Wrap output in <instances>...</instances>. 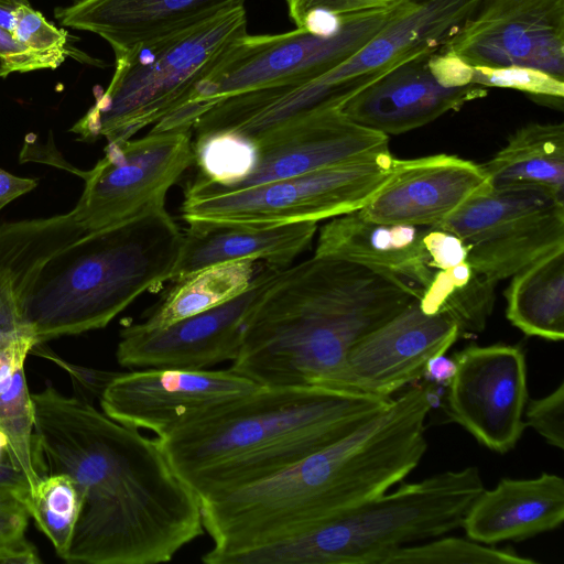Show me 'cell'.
<instances>
[{
  "mask_svg": "<svg viewBox=\"0 0 564 564\" xmlns=\"http://www.w3.org/2000/svg\"><path fill=\"white\" fill-rule=\"evenodd\" d=\"M34 447L82 496L64 561L160 564L203 535L200 502L156 438L47 386L32 394Z\"/></svg>",
  "mask_w": 564,
  "mask_h": 564,
  "instance_id": "cell-1",
  "label": "cell"
},
{
  "mask_svg": "<svg viewBox=\"0 0 564 564\" xmlns=\"http://www.w3.org/2000/svg\"><path fill=\"white\" fill-rule=\"evenodd\" d=\"M433 395L409 388L375 417L339 441L275 475L199 499L213 545L206 564L288 540L402 481L423 458Z\"/></svg>",
  "mask_w": 564,
  "mask_h": 564,
  "instance_id": "cell-2",
  "label": "cell"
},
{
  "mask_svg": "<svg viewBox=\"0 0 564 564\" xmlns=\"http://www.w3.org/2000/svg\"><path fill=\"white\" fill-rule=\"evenodd\" d=\"M421 291L392 274L314 253L265 283L229 368L263 387L336 388L349 350Z\"/></svg>",
  "mask_w": 564,
  "mask_h": 564,
  "instance_id": "cell-3",
  "label": "cell"
},
{
  "mask_svg": "<svg viewBox=\"0 0 564 564\" xmlns=\"http://www.w3.org/2000/svg\"><path fill=\"white\" fill-rule=\"evenodd\" d=\"M392 398L324 386L259 387L156 437L199 499L269 478L350 434Z\"/></svg>",
  "mask_w": 564,
  "mask_h": 564,
  "instance_id": "cell-4",
  "label": "cell"
},
{
  "mask_svg": "<svg viewBox=\"0 0 564 564\" xmlns=\"http://www.w3.org/2000/svg\"><path fill=\"white\" fill-rule=\"evenodd\" d=\"M182 241L183 231L160 205L59 250L23 306L36 344L106 327L142 293L171 280Z\"/></svg>",
  "mask_w": 564,
  "mask_h": 564,
  "instance_id": "cell-5",
  "label": "cell"
},
{
  "mask_svg": "<svg viewBox=\"0 0 564 564\" xmlns=\"http://www.w3.org/2000/svg\"><path fill=\"white\" fill-rule=\"evenodd\" d=\"M485 486L475 466L402 484L229 564H379L389 552L462 527Z\"/></svg>",
  "mask_w": 564,
  "mask_h": 564,
  "instance_id": "cell-6",
  "label": "cell"
},
{
  "mask_svg": "<svg viewBox=\"0 0 564 564\" xmlns=\"http://www.w3.org/2000/svg\"><path fill=\"white\" fill-rule=\"evenodd\" d=\"M248 33L245 6L115 56L106 90L70 129L82 141L131 139L181 107L229 46Z\"/></svg>",
  "mask_w": 564,
  "mask_h": 564,
  "instance_id": "cell-7",
  "label": "cell"
},
{
  "mask_svg": "<svg viewBox=\"0 0 564 564\" xmlns=\"http://www.w3.org/2000/svg\"><path fill=\"white\" fill-rule=\"evenodd\" d=\"M420 7L400 2L341 17L333 32L307 28L237 39L193 88L187 100L153 130L192 129L217 101L256 89L295 86L338 66L389 24Z\"/></svg>",
  "mask_w": 564,
  "mask_h": 564,
  "instance_id": "cell-8",
  "label": "cell"
},
{
  "mask_svg": "<svg viewBox=\"0 0 564 564\" xmlns=\"http://www.w3.org/2000/svg\"><path fill=\"white\" fill-rule=\"evenodd\" d=\"M390 150L232 192L184 196L182 218L283 225L334 218L362 208L388 182Z\"/></svg>",
  "mask_w": 564,
  "mask_h": 564,
  "instance_id": "cell-9",
  "label": "cell"
},
{
  "mask_svg": "<svg viewBox=\"0 0 564 564\" xmlns=\"http://www.w3.org/2000/svg\"><path fill=\"white\" fill-rule=\"evenodd\" d=\"M438 227L459 236L471 268L498 283L564 247V198L531 186L490 188Z\"/></svg>",
  "mask_w": 564,
  "mask_h": 564,
  "instance_id": "cell-10",
  "label": "cell"
},
{
  "mask_svg": "<svg viewBox=\"0 0 564 564\" xmlns=\"http://www.w3.org/2000/svg\"><path fill=\"white\" fill-rule=\"evenodd\" d=\"M192 135V129H151L138 139L108 142L105 155L82 174L76 221L94 232L165 205L169 189L194 163Z\"/></svg>",
  "mask_w": 564,
  "mask_h": 564,
  "instance_id": "cell-11",
  "label": "cell"
},
{
  "mask_svg": "<svg viewBox=\"0 0 564 564\" xmlns=\"http://www.w3.org/2000/svg\"><path fill=\"white\" fill-rule=\"evenodd\" d=\"M453 358L456 371L447 386L448 417L488 449L510 452L527 426L524 351L508 344L470 345Z\"/></svg>",
  "mask_w": 564,
  "mask_h": 564,
  "instance_id": "cell-12",
  "label": "cell"
},
{
  "mask_svg": "<svg viewBox=\"0 0 564 564\" xmlns=\"http://www.w3.org/2000/svg\"><path fill=\"white\" fill-rule=\"evenodd\" d=\"M443 46L473 66H524L564 79V0H481Z\"/></svg>",
  "mask_w": 564,
  "mask_h": 564,
  "instance_id": "cell-13",
  "label": "cell"
},
{
  "mask_svg": "<svg viewBox=\"0 0 564 564\" xmlns=\"http://www.w3.org/2000/svg\"><path fill=\"white\" fill-rule=\"evenodd\" d=\"M259 387L230 368H143L121 371L109 383L99 403L101 411L112 420L163 437L185 419Z\"/></svg>",
  "mask_w": 564,
  "mask_h": 564,
  "instance_id": "cell-14",
  "label": "cell"
},
{
  "mask_svg": "<svg viewBox=\"0 0 564 564\" xmlns=\"http://www.w3.org/2000/svg\"><path fill=\"white\" fill-rule=\"evenodd\" d=\"M254 143L256 165L242 182L217 188L196 175L184 196L238 191L389 150V137L352 121L339 108L281 127Z\"/></svg>",
  "mask_w": 564,
  "mask_h": 564,
  "instance_id": "cell-15",
  "label": "cell"
},
{
  "mask_svg": "<svg viewBox=\"0 0 564 564\" xmlns=\"http://www.w3.org/2000/svg\"><path fill=\"white\" fill-rule=\"evenodd\" d=\"M460 336L452 318L425 314L417 297L349 350L336 388L391 398L423 378L427 361Z\"/></svg>",
  "mask_w": 564,
  "mask_h": 564,
  "instance_id": "cell-16",
  "label": "cell"
},
{
  "mask_svg": "<svg viewBox=\"0 0 564 564\" xmlns=\"http://www.w3.org/2000/svg\"><path fill=\"white\" fill-rule=\"evenodd\" d=\"M272 275L226 303L169 326L148 328L140 323L124 326L116 349L118 364L130 369L202 370L234 361L241 346L246 318Z\"/></svg>",
  "mask_w": 564,
  "mask_h": 564,
  "instance_id": "cell-17",
  "label": "cell"
},
{
  "mask_svg": "<svg viewBox=\"0 0 564 564\" xmlns=\"http://www.w3.org/2000/svg\"><path fill=\"white\" fill-rule=\"evenodd\" d=\"M489 189L481 165L457 155L397 159L388 182L359 212L384 224L438 227Z\"/></svg>",
  "mask_w": 564,
  "mask_h": 564,
  "instance_id": "cell-18",
  "label": "cell"
},
{
  "mask_svg": "<svg viewBox=\"0 0 564 564\" xmlns=\"http://www.w3.org/2000/svg\"><path fill=\"white\" fill-rule=\"evenodd\" d=\"M432 53L400 64L346 101L341 111L389 137L417 129L487 96V88L475 84L457 88L440 85L427 66Z\"/></svg>",
  "mask_w": 564,
  "mask_h": 564,
  "instance_id": "cell-19",
  "label": "cell"
},
{
  "mask_svg": "<svg viewBox=\"0 0 564 564\" xmlns=\"http://www.w3.org/2000/svg\"><path fill=\"white\" fill-rule=\"evenodd\" d=\"M246 0H75L56 8L64 25L89 31L111 46L115 56L173 35L231 9Z\"/></svg>",
  "mask_w": 564,
  "mask_h": 564,
  "instance_id": "cell-20",
  "label": "cell"
},
{
  "mask_svg": "<svg viewBox=\"0 0 564 564\" xmlns=\"http://www.w3.org/2000/svg\"><path fill=\"white\" fill-rule=\"evenodd\" d=\"M564 521V480L542 473L535 478H502L469 506L462 523L466 536L494 545L519 542L557 529Z\"/></svg>",
  "mask_w": 564,
  "mask_h": 564,
  "instance_id": "cell-21",
  "label": "cell"
},
{
  "mask_svg": "<svg viewBox=\"0 0 564 564\" xmlns=\"http://www.w3.org/2000/svg\"><path fill=\"white\" fill-rule=\"evenodd\" d=\"M170 281L200 269L238 260H262L284 269L311 245L316 221L248 225L189 220Z\"/></svg>",
  "mask_w": 564,
  "mask_h": 564,
  "instance_id": "cell-22",
  "label": "cell"
},
{
  "mask_svg": "<svg viewBox=\"0 0 564 564\" xmlns=\"http://www.w3.org/2000/svg\"><path fill=\"white\" fill-rule=\"evenodd\" d=\"M425 227L384 224L359 209L324 225L315 253L334 256L425 288L434 271L423 247Z\"/></svg>",
  "mask_w": 564,
  "mask_h": 564,
  "instance_id": "cell-23",
  "label": "cell"
},
{
  "mask_svg": "<svg viewBox=\"0 0 564 564\" xmlns=\"http://www.w3.org/2000/svg\"><path fill=\"white\" fill-rule=\"evenodd\" d=\"M85 234L73 209L0 225V339L30 329L23 306L39 272L55 253Z\"/></svg>",
  "mask_w": 564,
  "mask_h": 564,
  "instance_id": "cell-24",
  "label": "cell"
},
{
  "mask_svg": "<svg viewBox=\"0 0 564 564\" xmlns=\"http://www.w3.org/2000/svg\"><path fill=\"white\" fill-rule=\"evenodd\" d=\"M480 165L491 189L531 186L564 198V124H525Z\"/></svg>",
  "mask_w": 564,
  "mask_h": 564,
  "instance_id": "cell-25",
  "label": "cell"
},
{
  "mask_svg": "<svg viewBox=\"0 0 564 564\" xmlns=\"http://www.w3.org/2000/svg\"><path fill=\"white\" fill-rule=\"evenodd\" d=\"M278 270L267 261L250 259L200 269L174 281V288L140 324L169 326L235 299Z\"/></svg>",
  "mask_w": 564,
  "mask_h": 564,
  "instance_id": "cell-26",
  "label": "cell"
},
{
  "mask_svg": "<svg viewBox=\"0 0 564 564\" xmlns=\"http://www.w3.org/2000/svg\"><path fill=\"white\" fill-rule=\"evenodd\" d=\"M35 344L30 329L0 339V431L8 438L12 463L28 476L32 490L44 475L34 447V406L24 370Z\"/></svg>",
  "mask_w": 564,
  "mask_h": 564,
  "instance_id": "cell-27",
  "label": "cell"
},
{
  "mask_svg": "<svg viewBox=\"0 0 564 564\" xmlns=\"http://www.w3.org/2000/svg\"><path fill=\"white\" fill-rule=\"evenodd\" d=\"M508 321L527 336L564 338V247L511 276L505 292Z\"/></svg>",
  "mask_w": 564,
  "mask_h": 564,
  "instance_id": "cell-28",
  "label": "cell"
},
{
  "mask_svg": "<svg viewBox=\"0 0 564 564\" xmlns=\"http://www.w3.org/2000/svg\"><path fill=\"white\" fill-rule=\"evenodd\" d=\"M497 282L477 272L465 261L446 270L434 271L419 296L425 314H445L460 335L481 333L495 306Z\"/></svg>",
  "mask_w": 564,
  "mask_h": 564,
  "instance_id": "cell-29",
  "label": "cell"
},
{
  "mask_svg": "<svg viewBox=\"0 0 564 564\" xmlns=\"http://www.w3.org/2000/svg\"><path fill=\"white\" fill-rule=\"evenodd\" d=\"M23 506L63 560L82 508L74 480L66 474H44Z\"/></svg>",
  "mask_w": 564,
  "mask_h": 564,
  "instance_id": "cell-30",
  "label": "cell"
},
{
  "mask_svg": "<svg viewBox=\"0 0 564 564\" xmlns=\"http://www.w3.org/2000/svg\"><path fill=\"white\" fill-rule=\"evenodd\" d=\"M193 151L197 176L217 188H230L242 182L257 161L256 143L230 132L195 138Z\"/></svg>",
  "mask_w": 564,
  "mask_h": 564,
  "instance_id": "cell-31",
  "label": "cell"
},
{
  "mask_svg": "<svg viewBox=\"0 0 564 564\" xmlns=\"http://www.w3.org/2000/svg\"><path fill=\"white\" fill-rule=\"evenodd\" d=\"M379 564H536V561L468 538L438 536L393 550Z\"/></svg>",
  "mask_w": 564,
  "mask_h": 564,
  "instance_id": "cell-32",
  "label": "cell"
},
{
  "mask_svg": "<svg viewBox=\"0 0 564 564\" xmlns=\"http://www.w3.org/2000/svg\"><path fill=\"white\" fill-rule=\"evenodd\" d=\"M470 84L482 87L510 88L530 96L563 101L564 79L524 66H473Z\"/></svg>",
  "mask_w": 564,
  "mask_h": 564,
  "instance_id": "cell-33",
  "label": "cell"
},
{
  "mask_svg": "<svg viewBox=\"0 0 564 564\" xmlns=\"http://www.w3.org/2000/svg\"><path fill=\"white\" fill-rule=\"evenodd\" d=\"M13 36L24 46L45 59L50 68L58 67L66 56V35L64 30L55 28L29 3L19 4L15 10Z\"/></svg>",
  "mask_w": 564,
  "mask_h": 564,
  "instance_id": "cell-34",
  "label": "cell"
},
{
  "mask_svg": "<svg viewBox=\"0 0 564 564\" xmlns=\"http://www.w3.org/2000/svg\"><path fill=\"white\" fill-rule=\"evenodd\" d=\"M525 425L532 427L550 445L564 447V383L545 397L528 399L524 409Z\"/></svg>",
  "mask_w": 564,
  "mask_h": 564,
  "instance_id": "cell-35",
  "label": "cell"
},
{
  "mask_svg": "<svg viewBox=\"0 0 564 564\" xmlns=\"http://www.w3.org/2000/svg\"><path fill=\"white\" fill-rule=\"evenodd\" d=\"M31 352L64 369L70 378L74 397L89 404H94L96 400L99 401L109 383L121 372L72 364L46 348L44 344H35Z\"/></svg>",
  "mask_w": 564,
  "mask_h": 564,
  "instance_id": "cell-36",
  "label": "cell"
},
{
  "mask_svg": "<svg viewBox=\"0 0 564 564\" xmlns=\"http://www.w3.org/2000/svg\"><path fill=\"white\" fill-rule=\"evenodd\" d=\"M437 0H285L289 17L296 28H302L306 19L314 13L338 17L400 2L423 7Z\"/></svg>",
  "mask_w": 564,
  "mask_h": 564,
  "instance_id": "cell-37",
  "label": "cell"
},
{
  "mask_svg": "<svg viewBox=\"0 0 564 564\" xmlns=\"http://www.w3.org/2000/svg\"><path fill=\"white\" fill-rule=\"evenodd\" d=\"M423 247L433 271L446 270L467 261L468 246L459 236L442 227H425Z\"/></svg>",
  "mask_w": 564,
  "mask_h": 564,
  "instance_id": "cell-38",
  "label": "cell"
},
{
  "mask_svg": "<svg viewBox=\"0 0 564 564\" xmlns=\"http://www.w3.org/2000/svg\"><path fill=\"white\" fill-rule=\"evenodd\" d=\"M41 68H50L47 62L0 26V77Z\"/></svg>",
  "mask_w": 564,
  "mask_h": 564,
  "instance_id": "cell-39",
  "label": "cell"
},
{
  "mask_svg": "<svg viewBox=\"0 0 564 564\" xmlns=\"http://www.w3.org/2000/svg\"><path fill=\"white\" fill-rule=\"evenodd\" d=\"M427 66L443 87L457 88L470 85L471 65L444 46L429 56Z\"/></svg>",
  "mask_w": 564,
  "mask_h": 564,
  "instance_id": "cell-40",
  "label": "cell"
},
{
  "mask_svg": "<svg viewBox=\"0 0 564 564\" xmlns=\"http://www.w3.org/2000/svg\"><path fill=\"white\" fill-rule=\"evenodd\" d=\"M30 514L14 499H0V547L25 538Z\"/></svg>",
  "mask_w": 564,
  "mask_h": 564,
  "instance_id": "cell-41",
  "label": "cell"
},
{
  "mask_svg": "<svg viewBox=\"0 0 564 564\" xmlns=\"http://www.w3.org/2000/svg\"><path fill=\"white\" fill-rule=\"evenodd\" d=\"M32 491L28 476L12 463L11 456L0 464V499H14L24 505Z\"/></svg>",
  "mask_w": 564,
  "mask_h": 564,
  "instance_id": "cell-42",
  "label": "cell"
},
{
  "mask_svg": "<svg viewBox=\"0 0 564 564\" xmlns=\"http://www.w3.org/2000/svg\"><path fill=\"white\" fill-rule=\"evenodd\" d=\"M37 184L36 178L17 176L0 167V210L12 200L33 191Z\"/></svg>",
  "mask_w": 564,
  "mask_h": 564,
  "instance_id": "cell-43",
  "label": "cell"
},
{
  "mask_svg": "<svg viewBox=\"0 0 564 564\" xmlns=\"http://www.w3.org/2000/svg\"><path fill=\"white\" fill-rule=\"evenodd\" d=\"M456 371V362L454 358L444 355L431 358L423 373V379L429 382L447 387Z\"/></svg>",
  "mask_w": 564,
  "mask_h": 564,
  "instance_id": "cell-44",
  "label": "cell"
},
{
  "mask_svg": "<svg viewBox=\"0 0 564 564\" xmlns=\"http://www.w3.org/2000/svg\"><path fill=\"white\" fill-rule=\"evenodd\" d=\"M15 8L0 3V26L11 33H13L15 25Z\"/></svg>",
  "mask_w": 564,
  "mask_h": 564,
  "instance_id": "cell-45",
  "label": "cell"
},
{
  "mask_svg": "<svg viewBox=\"0 0 564 564\" xmlns=\"http://www.w3.org/2000/svg\"><path fill=\"white\" fill-rule=\"evenodd\" d=\"M9 454V444L7 436L0 431V464L1 462L8 457Z\"/></svg>",
  "mask_w": 564,
  "mask_h": 564,
  "instance_id": "cell-46",
  "label": "cell"
},
{
  "mask_svg": "<svg viewBox=\"0 0 564 564\" xmlns=\"http://www.w3.org/2000/svg\"><path fill=\"white\" fill-rule=\"evenodd\" d=\"M1 4L9 6V7H18L19 4H25L29 3L28 0H0Z\"/></svg>",
  "mask_w": 564,
  "mask_h": 564,
  "instance_id": "cell-47",
  "label": "cell"
}]
</instances>
